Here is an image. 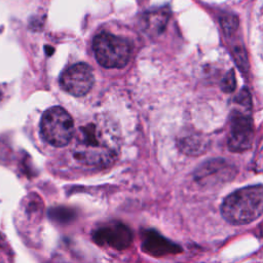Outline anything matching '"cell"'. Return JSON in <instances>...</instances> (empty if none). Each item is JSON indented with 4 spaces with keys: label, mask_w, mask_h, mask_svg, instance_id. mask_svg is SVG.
I'll list each match as a JSON object with an SVG mask.
<instances>
[{
    "label": "cell",
    "mask_w": 263,
    "mask_h": 263,
    "mask_svg": "<svg viewBox=\"0 0 263 263\" xmlns=\"http://www.w3.org/2000/svg\"><path fill=\"white\" fill-rule=\"evenodd\" d=\"M223 218L233 225H245L263 214V185L239 188L225 197L221 204Z\"/></svg>",
    "instance_id": "7a4b0ae2"
},
{
    "label": "cell",
    "mask_w": 263,
    "mask_h": 263,
    "mask_svg": "<svg viewBox=\"0 0 263 263\" xmlns=\"http://www.w3.org/2000/svg\"><path fill=\"white\" fill-rule=\"evenodd\" d=\"M92 44L98 63L105 68H122L130 58L132 45L122 37L102 32L95 37Z\"/></svg>",
    "instance_id": "277c9868"
},
{
    "label": "cell",
    "mask_w": 263,
    "mask_h": 263,
    "mask_svg": "<svg viewBox=\"0 0 263 263\" xmlns=\"http://www.w3.org/2000/svg\"><path fill=\"white\" fill-rule=\"evenodd\" d=\"M221 25L223 28L224 33L227 36H232L236 29L238 28V21L234 15H225L221 20Z\"/></svg>",
    "instance_id": "8fae6325"
},
{
    "label": "cell",
    "mask_w": 263,
    "mask_h": 263,
    "mask_svg": "<svg viewBox=\"0 0 263 263\" xmlns=\"http://www.w3.org/2000/svg\"><path fill=\"white\" fill-rule=\"evenodd\" d=\"M178 146L184 154L189 156H198L209 149L210 141L201 134L187 132L179 137Z\"/></svg>",
    "instance_id": "30bf717a"
},
{
    "label": "cell",
    "mask_w": 263,
    "mask_h": 263,
    "mask_svg": "<svg viewBox=\"0 0 263 263\" xmlns=\"http://www.w3.org/2000/svg\"><path fill=\"white\" fill-rule=\"evenodd\" d=\"M142 248L146 253L156 257L177 254L182 251L180 246L163 237L155 230L145 231L142 239Z\"/></svg>",
    "instance_id": "9c48e42d"
},
{
    "label": "cell",
    "mask_w": 263,
    "mask_h": 263,
    "mask_svg": "<svg viewBox=\"0 0 263 263\" xmlns=\"http://www.w3.org/2000/svg\"><path fill=\"white\" fill-rule=\"evenodd\" d=\"M93 81L92 69L84 63H78L67 68L60 78L61 87L75 97L86 95L91 89Z\"/></svg>",
    "instance_id": "8992f818"
},
{
    "label": "cell",
    "mask_w": 263,
    "mask_h": 263,
    "mask_svg": "<svg viewBox=\"0 0 263 263\" xmlns=\"http://www.w3.org/2000/svg\"><path fill=\"white\" fill-rule=\"evenodd\" d=\"M93 240L102 246H108L116 250L129 247L133 234L129 228L120 222H109L97 228L92 233Z\"/></svg>",
    "instance_id": "ba28073f"
},
{
    "label": "cell",
    "mask_w": 263,
    "mask_h": 263,
    "mask_svg": "<svg viewBox=\"0 0 263 263\" xmlns=\"http://www.w3.org/2000/svg\"><path fill=\"white\" fill-rule=\"evenodd\" d=\"M236 167L226 159L215 158L201 163L194 172V180L202 187H216L230 182L236 176Z\"/></svg>",
    "instance_id": "5b68a950"
},
{
    "label": "cell",
    "mask_w": 263,
    "mask_h": 263,
    "mask_svg": "<svg viewBox=\"0 0 263 263\" xmlns=\"http://www.w3.org/2000/svg\"><path fill=\"white\" fill-rule=\"evenodd\" d=\"M236 87V79L235 74L231 70L229 71L222 80V89L226 92H232Z\"/></svg>",
    "instance_id": "7c38bea8"
},
{
    "label": "cell",
    "mask_w": 263,
    "mask_h": 263,
    "mask_svg": "<svg viewBox=\"0 0 263 263\" xmlns=\"http://www.w3.org/2000/svg\"><path fill=\"white\" fill-rule=\"evenodd\" d=\"M254 139V123L250 115L234 111L230 117L228 148L232 152H243L251 148Z\"/></svg>",
    "instance_id": "52a82bcc"
},
{
    "label": "cell",
    "mask_w": 263,
    "mask_h": 263,
    "mask_svg": "<svg viewBox=\"0 0 263 263\" xmlns=\"http://www.w3.org/2000/svg\"><path fill=\"white\" fill-rule=\"evenodd\" d=\"M74 160L88 167L102 168L110 165L119 150L118 134L112 123L98 118L78 127L73 137Z\"/></svg>",
    "instance_id": "6da1fadb"
},
{
    "label": "cell",
    "mask_w": 263,
    "mask_h": 263,
    "mask_svg": "<svg viewBox=\"0 0 263 263\" xmlns=\"http://www.w3.org/2000/svg\"><path fill=\"white\" fill-rule=\"evenodd\" d=\"M40 133L48 144L55 147L66 146L74 137V120L64 108L51 107L42 115Z\"/></svg>",
    "instance_id": "3957f363"
}]
</instances>
